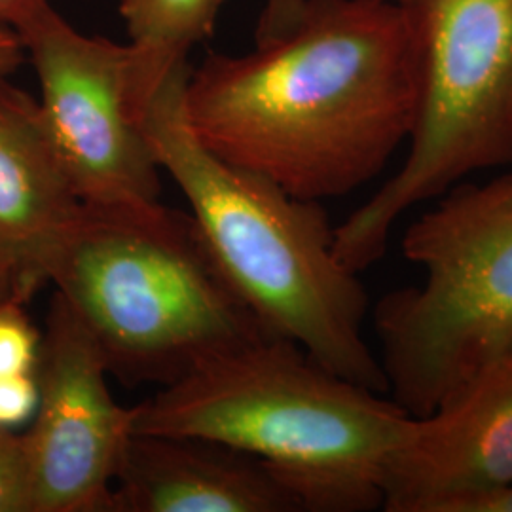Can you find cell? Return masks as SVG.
<instances>
[{
    "instance_id": "obj_16",
    "label": "cell",
    "mask_w": 512,
    "mask_h": 512,
    "mask_svg": "<svg viewBox=\"0 0 512 512\" xmlns=\"http://www.w3.org/2000/svg\"><path fill=\"white\" fill-rule=\"evenodd\" d=\"M304 0H264L256 25V42L279 37L289 31L300 16Z\"/></svg>"
},
{
    "instance_id": "obj_19",
    "label": "cell",
    "mask_w": 512,
    "mask_h": 512,
    "mask_svg": "<svg viewBox=\"0 0 512 512\" xmlns=\"http://www.w3.org/2000/svg\"><path fill=\"white\" fill-rule=\"evenodd\" d=\"M46 2L50 0H0V25L16 29L23 19L29 18Z\"/></svg>"
},
{
    "instance_id": "obj_13",
    "label": "cell",
    "mask_w": 512,
    "mask_h": 512,
    "mask_svg": "<svg viewBox=\"0 0 512 512\" xmlns=\"http://www.w3.org/2000/svg\"><path fill=\"white\" fill-rule=\"evenodd\" d=\"M25 308L21 300L0 306V378L38 372L42 332Z\"/></svg>"
},
{
    "instance_id": "obj_6",
    "label": "cell",
    "mask_w": 512,
    "mask_h": 512,
    "mask_svg": "<svg viewBox=\"0 0 512 512\" xmlns=\"http://www.w3.org/2000/svg\"><path fill=\"white\" fill-rule=\"evenodd\" d=\"M420 55V107L397 173L334 226L355 274L384 258L395 224L471 175L512 165V0H389Z\"/></svg>"
},
{
    "instance_id": "obj_3",
    "label": "cell",
    "mask_w": 512,
    "mask_h": 512,
    "mask_svg": "<svg viewBox=\"0 0 512 512\" xmlns=\"http://www.w3.org/2000/svg\"><path fill=\"white\" fill-rule=\"evenodd\" d=\"M410 414L291 340L264 334L137 404L135 431L217 440L264 461L300 511L382 509L385 461Z\"/></svg>"
},
{
    "instance_id": "obj_7",
    "label": "cell",
    "mask_w": 512,
    "mask_h": 512,
    "mask_svg": "<svg viewBox=\"0 0 512 512\" xmlns=\"http://www.w3.org/2000/svg\"><path fill=\"white\" fill-rule=\"evenodd\" d=\"M14 31L37 73L44 126L80 200L160 202L162 169L129 99L128 44L76 31L50 2Z\"/></svg>"
},
{
    "instance_id": "obj_5",
    "label": "cell",
    "mask_w": 512,
    "mask_h": 512,
    "mask_svg": "<svg viewBox=\"0 0 512 512\" xmlns=\"http://www.w3.org/2000/svg\"><path fill=\"white\" fill-rule=\"evenodd\" d=\"M401 251L423 281L385 293L372 323L387 395L425 416L512 348V171L446 190Z\"/></svg>"
},
{
    "instance_id": "obj_1",
    "label": "cell",
    "mask_w": 512,
    "mask_h": 512,
    "mask_svg": "<svg viewBox=\"0 0 512 512\" xmlns=\"http://www.w3.org/2000/svg\"><path fill=\"white\" fill-rule=\"evenodd\" d=\"M420 88V55L399 6L304 0L283 35L190 69L183 109L213 154L321 203L384 171L414 131Z\"/></svg>"
},
{
    "instance_id": "obj_20",
    "label": "cell",
    "mask_w": 512,
    "mask_h": 512,
    "mask_svg": "<svg viewBox=\"0 0 512 512\" xmlns=\"http://www.w3.org/2000/svg\"><path fill=\"white\" fill-rule=\"evenodd\" d=\"M465 512H512V482L476 499Z\"/></svg>"
},
{
    "instance_id": "obj_12",
    "label": "cell",
    "mask_w": 512,
    "mask_h": 512,
    "mask_svg": "<svg viewBox=\"0 0 512 512\" xmlns=\"http://www.w3.org/2000/svg\"><path fill=\"white\" fill-rule=\"evenodd\" d=\"M224 0H120L129 50V99L145 114L165 82L188 67V54L213 35Z\"/></svg>"
},
{
    "instance_id": "obj_14",
    "label": "cell",
    "mask_w": 512,
    "mask_h": 512,
    "mask_svg": "<svg viewBox=\"0 0 512 512\" xmlns=\"http://www.w3.org/2000/svg\"><path fill=\"white\" fill-rule=\"evenodd\" d=\"M0 512H33V469L21 431L0 429Z\"/></svg>"
},
{
    "instance_id": "obj_17",
    "label": "cell",
    "mask_w": 512,
    "mask_h": 512,
    "mask_svg": "<svg viewBox=\"0 0 512 512\" xmlns=\"http://www.w3.org/2000/svg\"><path fill=\"white\" fill-rule=\"evenodd\" d=\"M37 291L38 287L29 283L18 270H14L10 264L0 260V306L12 300L29 302L31 296Z\"/></svg>"
},
{
    "instance_id": "obj_18",
    "label": "cell",
    "mask_w": 512,
    "mask_h": 512,
    "mask_svg": "<svg viewBox=\"0 0 512 512\" xmlns=\"http://www.w3.org/2000/svg\"><path fill=\"white\" fill-rule=\"evenodd\" d=\"M25 48L12 27L0 25V76H8L25 61Z\"/></svg>"
},
{
    "instance_id": "obj_15",
    "label": "cell",
    "mask_w": 512,
    "mask_h": 512,
    "mask_svg": "<svg viewBox=\"0 0 512 512\" xmlns=\"http://www.w3.org/2000/svg\"><path fill=\"white\" fill-rule=\"evenodd\" d=\"M38 406V372L0 378V429L29 427Z\"/></svg>"
},
{
    "instance_id": "obj_8",
    "label": "cell",
    "mask_w": 512,
    "mask_h": 512,
    "mask_svg": "<svg viewBox=\"0 0 512 512\" xmlns=\"http://www.w3.org/2000/svg\"><path fill=\"white\" fill-rule=\"evenodd\" d=\"M109 380L92 332L54 291L42 330L37 414L23 431L33 469V512H110L137 404L118 403Z\"/></svg>"
},
{
    "instance_id": "obj_9",
    "label": "cell",
    "mask_w": 512,
    "mask_h": 512,
    "mask_svg": "<svg viewBox=\"0 0 512 512\" xmlns=\"http://www.w3.org/2000/svg\"><path fill=\"white\" fill-rule=\"evenodd\" d=\"M512 482V348L410 416L385 461V512H465Z\"/></svg>"
},
{
    "instance_id": "obj_2",
    "label": "cell",
    "mask_w": 512,
    "mask_h": 512,
    "mask_svg": "<svg viewBox=\"0 0 512 512\" xmlns=\"http://www.w3.org/2000/svg\"><path fill=\"white\" fill-rule=\"evenodd\" d=\"M188 71L156 93L143 128L220 272L268 334L291 340L349 382L387 393L378 353L366 342L368 293L361 274L338 260L325 209L200 143L184 116Z\"/></svg>"
},
{
    "instance_id": "obj_11",
    "label": "cell",
    "mask_w": 512,
    "mask_h": 512,
    "mask_svg": "<svg viewBox=\"0 0 512 512\" xmlns=\"http://www.w3.org/2000/svg\"><path fill=\"white\" fill-rule=\"evenodd\" d=\"M82 203L37 99L0 76V260L40 289Z\"/></svg>"
},
{
    "instance_id": "obj_10",
    "label": "cell",
    "mask_w": 512,
    "mask_h": 512,
    "mask_svg": "<svg viewBox=\"0 0 512 512\" xmlns=\"http://www.w3.org/2000/svg\"><path fill=\"white\" fill-rule=\"evenodd\" d=\"M110 512H300L260 459L217 440L133 431Z\"/></svg>"
},
{
    "instance_id": "obj_4",
    "label": "cell",
    "mask_w": 512,
    "mask_h": 512,
    "mask_svg": "<svg viewBox=\"0 0 512 512\" xmlns=\"http://www.w3.org/2000/svg\"><path fill=\"white\" fill-rule=\"evenodd\" d=\"M103 351L110 376L173 384L268 334L239 300L190 213L162 202L82 203L46 264Z\"/></svg>"
}]
</instances>
